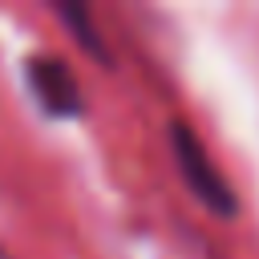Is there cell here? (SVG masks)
I'll use <instances>...</instances> for the list:
<instances>
[{
  "instance_id": "6da1fadb",
  "label": "cell",
  "mask_w": 259,
  "mask_h": 259,
  "mask_svg": "<svg viewBox=\"0 0 259 259\" xmlns=\"http://www.w3.org/2000/svg\"><path fill=\"white\" fill-rule=\"evenodd\" d=\"M170 142H174L178 170H182L186 186L194 190V198H198L202 206H210L214 214H235V194H231V182L219 174V166L210 162V154H206V146L194 138V130L174 125V130H170Z\"/></svg>"
},
{
  "instance_id": "7a4b0ae2",
  "label": "cell",
  "mask_w": 259,
  "mask_h": 259,
  "mask_svg": "<svg viewBox=\"0 0 259 259\" xmlns=\"http://www.w3.org/2000/svg\"><path fill=\"white\" fill-rule=\"evenodd\" d=\"M28 77H32V89H36V97H40V105L49 109V113H77V81H73V73L61 65V61H49V57H36L32 61V69H28Z\"/></svg>"
}]
</instances>
